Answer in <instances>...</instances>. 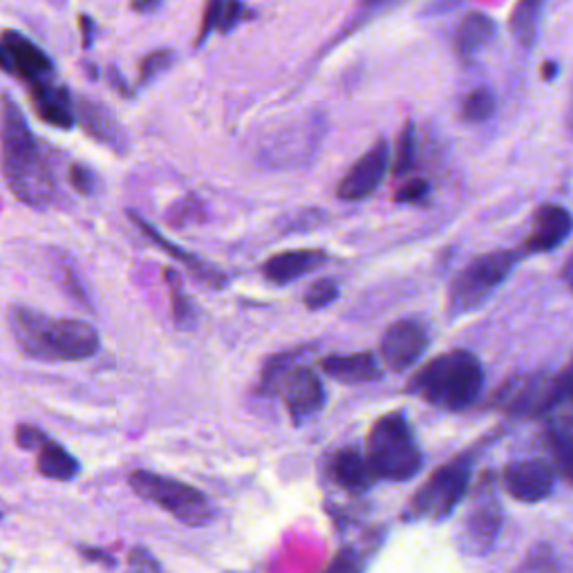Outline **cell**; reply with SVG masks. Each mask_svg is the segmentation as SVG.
I'll return each instance as SVG.
<instances>
[{
  "mask_svg": "<svg viewBox=\"0 0 573 573\" xmlns=\"http://www.w3.org/2000/svg\"><path fill=\"white\" fill-rule=\"evenodd\" d=\"M164 280L169 285V294H171V314L173 321L180 330H191L197 323V309L193 305V300L188 298V294L182 287V278L175 270L164 267Z\"/></svg>",
  "mask_w": 573,
  "mask_h": 573,
  "instance_id": "obj_25",
  "label": "cell"
},
{
  "mask_svg": "<svg viewBox=\"0 0 573 573\" xmlns=\"http://www.w3.org/2000/svg\"><path fill=\"white\" fill-rule=\"evenodd\" d=\"M573 229V216L560 204H542L534 214L531 236L525 240L529 253H547L558 249Z\"/></svg>",
  "mask_w": 573,
  "mask_h": 573,
  "instance_id": "obj_16",
  "label": "cell"
},
{
  "mask_svg": "<svg viewBox=\"0 0 573 573\" xmlns=\"http://www.w3.org/2000/svg\"><path fill=\"white\" fill-rule=\"evenodd\" d=\"M162 3H133L130 8L135 10V12H152V10H158Z\"/></svg>",
  "mask_w": 573,
  "mask_h": 573,
  "instance_id": "obj_41",
  "label": "cell"
},
{
  "mask_svg": "<svg viewBox=\"0 0 573 573\" xmlns=\"http://www.w3.org/2000/svg\"><path fill=\"white\" fill-rule=\"evenodd\" d=\"M128 562H130V569L133 573H162L158 560H154L148 551L144 549H133L130 555H128Z\"/></svg>",
  "mask_w": 573,
  "mask_h": 573,
  "instance_id": "obj_36",
  "label": "cell"
},
{
  "mask_svg": "<svg viewBox=\"0 0 573 573\" xmlns=\"http://www.w3.org/2000/svg\"><path fill=\"white\" fill-rule=\"evenodd\" d=\"M128 482L139 497L158 504L186 527H204L214 519L211 502L195 486L150 471H135Z\"/></svg>",
  "mask_w": 573,
  "mask_h": 573,
  "instance_id": "obj_6",
  "label": "cell"
},
{
  "mask_svg": "<svg viewBox=\"0 0 573 573\" xmlns=\"http://www.w3.org/2000/svg\"><path fill=\"white\" fill-rule=\"evenodd\" d=\"M502 506L497 497L491 491H484L478 495L471 513L466 515L461 523L457 545L466 555L482 558L489 555L502 534Z\"/></svg>",
  "mask_w": 573,
  "mask_h": 573,
  "instance_id": "obj_9",
  "label": "cell"
},
{
  "mask_svg": "<svg viewBox=\"0 0 573 573\" xmlns=\"http://www.w3.org/2000/svg\"><path fill=\"white\" fill-rule=\"evenodd\" d=\"M495 32L497 25L489 14L484 12L466 14L455 32V51L463 61H471L478 49L486 47L495 38Z\"/></svg>",
  "mask_w": 573,
  "mask_h": 573,
  "instance_id": "obj_22",
  "label": "cell"
},
{
  "mask_svg": "<svg viewBox=\"0 0 573 573\" xmlns=\"http://www.w3.org/2000/svg\"><path fill=\"white\" fill-rule=\"evenodd\" d=\"M390 167V146L386 139H379L366 154L354 162L345 177L336 186V197L343 202L368 199L383 182Z\"/></svg>",
  "mask_w": 573,
  "mask_h": 573,
  "instance_id": "obj_10",
  "label": "cell"
},
{
  "mask_svg": "<svg viewBox=\"0 0 573 573\" xmlns=\"http://www.w3.org/2000/svg\"><path fill=\"white\" fill-rule=\"evenodd\" d=\"M339 298V283L332 280V278H321L317 280L314 285H311L305 296H302V302L307 309L317 311V309H323L328 307L330 302H334Z\"/></svg>",
  "mask_w": 573,
  "mask_h": 573,
  "instance_id": "obj_29",
  "label": "cell"
},
{
  "mask_svg": "<svg viewBox=\"0 0 573 573\" xmlns=\"http://www.w3.org/2000/svg\"><path fill=\"white\" fill-rule=\"evenodd\" d=\"M30 101L41 122L55 126V128H61V130L75 128L77 101L72 99L70 90L66 85H57L51 81L34 83V85H30Z\"/></svg>",
  "mask_w": 573,
  "mask_h": 573,
  "instance_id": "obj_15",
  "label": "cell"
},
{
  "mask_svg": "<svg viewBox=\"0 0 573 573\" xmlns=\"http://www.w3.org/2000/svg\"><path fill=\"white\" fill-rule=\"evenodd\" d=\"M332 480L345 489L347 493H366L375 484V475L370 471V463L366 455L356 448H343L334 455L330 466Z\"/></svg>",
  "mask_w": 573,
  "mask_h": 573,
  "instance_id": "obj_21",
  "label": "cell"
},
{
  "mask_svg": "<svg viewBox=\"0 0 573 573\" xmlns=\"http://www.w3.org/2000/svg\"><path fill=\"white\" fill-rule=\"evenodd\" d=\"M0 70L25 81L27 85L51 81L55 61L32 38L16 30L0 34Z\"/></svg>",
  "mask_w": 573,
  "mask_h": 573,
  "instance_id": "obj_8",
  "label": "cell"
},
{
  "mask_svg": "<svg viewBox=\"0 0 573 573\" xmlns=\"http://www.w3.org/2000/svg\"><path fill=\"white\" fill-rule=\"evenodd\" d=\"M562 280H564L566 287L573 291V253L569 255V260H566L564 267H562Z\"/></svg>",
  "mask_w": 573,
  "mask_h": 573,
  "instance_id": "obj_39",
  "label": "cell"
},
{
  "mask_svg": "<svg viewBox=\"0 0 573 573\" xmlns=\"http://www.w3.org/2000/svg\"><path fill=\"white\" fill-rule=\"evenodd\" d=\"M473 471V457L461 455L444 466L428 478V482L416 491L410 504L412 519H435L442 523L463 500L471 482Z\"/></svg>",
  "mask_w": 573,
  "mask_h": 573,
  "instance_id": "obj_7",
  "label": "cell"
},
{
  "mask_svg": "<svg viewBox=\"0 0 573 573\" xmlns=\"http://www.w3.org/2000/svg\"><path fill=\"white\" fill-rule=\"evenodd\" d=\"M77 122L92 139L119 152L126 148V135L119 128V122L106 108L99 106V103L90 99H77Z\"/></svg>",
  "mask_w": 573,
  "mask_h": 573,
  "instance_id": "obj_20",
  "label": "cell"
},
{
  "mask_svg": "<svg viewBox=\"0 0 573 573\" xmlns=\"http://www.w3.org/2000/svg\"><path fill=\"white\" fill-rule=\"evenodd\" d=\"M79 468L81 463L55 439H47L36 450V471L47 480H57V482L75 480Z\"/></svg>",
  "mask_w": 573,
  "mask_h": 573,
  "instance_id": "obj_23",
  "label": "cell"
},
{
  "mask_svg": "<svg viewBox=\"0 0 573 573\" xmlns=\"http://www.w3.org/2000/svg\"><path fill=\"white\" fill-rule=\"evenodd\" d=\"M247 16V8L240 3H220V14H218V30L220 32H231L238 23H242Z\"/></svg>",
  "mask_w": 573,
  "mask_h": 573,
  "instance_id": "obj_34",
  "label": "cell"
},
{
  "mask_svg": "<svg viewBox=\"0 0 573 573\" xmlns=\"http://www.w3.org/2000/svg\"><path fill=\"white\" fill-rule=\"evenodd\" d=\"M366 459L377 480L408 482L422 471L424 457L403 412H388L373 424Z\"/></svg>",
  "mask_w": 573,
  "mask_h": 573,
  "instance_id": "obj_4",
  "label": "cell"
},
{
  "mask_svg": "<svg viewBox=\"0 0 573 573\" xmlns=\"http://www.w3.org/2000/svg\"><path fill=\"white\" fill-rule=\"evenodd\" d=\"M278 394L283 397L294 424H300L307 420V416L321 412L328 401L321 377L317 375V370H311L307 366L291 368L280 381Z\"/></svg>",
  "mask_w": 573,
  "mask_h": 573,
  "instance_id": "obj_13",
  "label": "cell"
},
{
  "mask_svg": "<svg viewBox=\"0 0 573 573\" xmlns=\"http://www.w3.org/2000/svg\"><path fill=\"white\" fill-rule=\"evenodd\" d=\"M218 14H220V3H211L206 8L204 12V21H202V27H199V34H197V41L195 45H202L208 34H211L214 30H218Z\"/></svg>",
  "mask_w": 573,
  "mask_h": 573,
  "instance_id": "obj_37",
  "label": "cell"
},
{
  "mask_svg": "<svg viewBox=\"0 0 573 573\" xmlns=\"http://www.w3.org/2000/svg\"><path fill=\"white\" fill-rule=\"evenodd\" d=\"M128 216H130V220H133V225H137L139 227V231L148 238V240H152L154 244H158V247H162L171 257H175L177 260V263H182L184 267H188V272L195 276V278H199L202 283H208V285H214L216 289H220L222 285H227V276L222 274V272H218L216 267H211V265H208V263H204V260L202 257H197L195 253H191V251H186V249H182V247H177L175 242H171L169 238H164L158 229H154L150 222H146L139 214H135V211H128Z\"/></svg>",
  "mask_w": 573,
  "mask_h": 573,
  "instance_id": "obj_19",
  "label": "cell"
},
{
  "mask_svg": "<svg viewBox=\"0 0 573 573\" xmlns=\"http://www.w3.org/2000/svg\"><path fill=\"white\" fill-rule=\"evenodd\" d=\"M495 108H497L495 94L489 88H475L473 92H468V96L463 99L461 117L468 124H482V122H489L495 115Z\"/></svg>",
  "mask_w": 573,
  "mask_h": 573,
  "instance_id": "obj_27",
  "label": "cell"
},
{
  "mask_svg": "<svg viewBox=\"0 0 573 573\" xmlns=\"http://www.w3.org/2000/svg\"><path fill=\"white\" fill-rule=\"evenodd\" d=\"M10 330L23 356L45 363L85 360L101 347L99 332L77 319H55L27 307L10 309Z\"/></svg>",
  "mask_w": 573,
  "mask_h": 573,
  "instance_id": "obj_2",
  "label": "cell"
},
{
  "mask_svg": "<svg viewBox=\"0 0 573 573\" xmlns=\"http://www.w3.org/2000/svg\"><path fill=\"white\" fill-rule=\"evenodd\" d=\"M47 439H49V437H47L41 428L32 426V424H21V426L16 428V444H19L23 450H38Z\"/></svg>",
  "mask_w": 573,
  "mask_h": 573,
  "instance_id": "obj_35",
  "label": "cell"
},
{
  "mask_svg": "<svg viewBox=\"0 0 573 573\" xmlns=\"http://www.w3.org/2000/svg\"><path fill=\"white\" fill-rule=\"evenodd\" d=\"M540 12H542V5L538 3V0H527V3H519L513 8V12L508 16V30H511L513 38L523 47L536 45Z\"/></svg>",
  "mask_w": 573,
  "mask_h": 573,
  "instance_id": "obj_24",
  "label": "cell"
},
{
  "mask_svg": "<svg viewBox=\"0 0 573 573\" xmlns=\"http://www.w3.org/2000/svg\"><path fill=\"white\" fill-rule=\"evenodd\" d=\"M68 182L72 184V188L81 195H92L96 188V175L92 173V169H88L85 164H70L68 171Z\"/></svg>",
  "mask_w": 573,
  "mask_h": 573,
  "instance_id": "obj_32",
  "label": "cell"
},
{
  "mask_svg": "<svg viewBox=\"0 0 573 573\" xmlns=\"http://www.w3.org/2000/svg\"><path fill=\"white\" fill-rule=\"evenodd\" d=\"M321 368L328 377L345 386H360L381 379L379 358L373 352L332 354L321 360Z\"/></svg>",
  "mask_w": 573,
  "mask_h": 573,
  "instance_id": "obj_18",
  "label": "cell"
},
{
  "mask_svg": "<svg viewBox=\"0 0 573 573\" xmlns=\"http://www.w3.org/2000/svg\"><path fill=\"white\" fill-rule=\"evenodd\" d=\"M171 64H173V51L171 49L150 51V55L139 66V81L150 83L160 72H164Z\"/></svg>",
  "mask_w": 573,
  "mask_h": 573,
  "instance_id": "obj_30",
  "label": "cell"
},
{
  "mask_svg": "<svg viewBox=\"0 0 573 573\" xmlns=\"http://www.w3.org/2000/svg\"><path fill=\"white\" fill-rule=\"evenodd\" d=\"M484 386L480 358L468 349L439 354L412 377L408 390L442 410H463L471 405Z\"/></svg>",
  "mask_w": 573,
  "mask_h": 573,
  "instance_id": "obj_3",
  "label": "cell"
},
{
  "mask_svg": "<svg viewBox=\"0 0 573 573\" xmlns=\"http://www.w3.org/2000/svg\"><path fill=\"white\" fill-rule=\"evenodd\" d=\"M551 446L558 473L573 486V422H558L551 428Z\"/></svg>",
  "mask_w": 573,
  "mask_h": 573,
  "instance_id": "obj_26",
  "label": "cell"
},
{
  "mask_svg": "<svg viewBox=\"0 0 573 573\" xmlns=\"http://www.w3.org/2000/svg\"><path fill=\"white\" fill-rule=\"evenodd\" d=\"M553 386H555V408L558 405L573 408V356L566 366L553 377Z\"/></svg>",
  "mask_w": 573,
  "mask_h": 573,
  "instance_id": "obj_31",
  "label": "cell"
},
{
  "mask_svg": "<svg viewBox=\"0 0 573 573\" xmlns=\"http://www.w3.org/2000/svg\"><path fill=\"white\" fill-rule=\"evenodd\" d=\"M497 403L515 416H538L555 408V386L549 375H531L511 381L497 392Z\"/></svg>",
  "mask_w": 573,
  "mask_h": 573,
  "instance_id": "obj_12",
  "label": "cell"
},
{
  "mask_svg": "<svg viewBox=\"0 0 573 573\" xmlns=\"http://www.w3.org/2000/svg\"><path fill=\"white\" fill-rule=\"evenodd\" d=\"M79 25H81V36H83V47L92 45V32H94V23L88 14L79 16Z\"/></svg>",
  "mask_w": 573,
  "mask_h": 573,
  "instance_id": "obj_38",
  "label": "cell"
},
{
  "mask_svg": "<svg viewBox=\"0 0 573 573\" xmlns=\"http://www.w3.org/2000/svg\"><path fill=\"white\" fill-rule=\"evenodd\" d=\"M506 493L525 504H538L553 493L555 473L553 468L540 459H523L506 466L502 475Z\"/></svg>",
  "mask_w": 573,
  "mask_h": 573,
  "instance_id": "obj_14",
  "label": "cell"
},
{
  "mask_svg": "<svg viewBox=\"0 0 573 573\" xmlns=\"http://www.w3.org/2000/svg\"><path fill=\"white\" fill-rule=\"evenodd\" d=\"M558 77V66L553 64V61H547L545 66H542V79L545 81H551V79H555Z\"/></svg>",
  "mask_w": 573,
  "mask_h": 573,
  "instance_id": "obj_40",
  "label": "cell"
},
{
  "mask_svg": "<svg viewBox=\"0 0 573 573\" xmlns=\"http://www.w3.org/2000/svg\"><path fill=\"white\" fill-rule=\"evenodd\" d=\"M519 255L515 251H493L475 257L452 283L448 294V314L452 319L480 309L497 287L511 276Z\"/></svg>",
  "mask_w": 573,
  "mask_h": 573,
  "instance_id": "obj_5",
  "label": "cell"
},
{
  "mask_svg": "<svg viewBox=\"0 0 573 573\" xmlns=\"http://www.w3.org/2000/svg\"><path fill=\"white\" fill-rule=\"evenodd\" d=\"M431 186L426 180L422 177H414V180H408L394 195L397 202H403V204H410V202H422L426 195H428Z\"/></svg>",
  "mask_w": 573,
  "mask_h": 573,
  "instance_id": "obj_33",
  "label": "cell"
},
{
  "mask_svg": "<svg viewBox=\"0 0 573 573\" xmlns=\"http://www.w3.org/2000/svg\"><path fill=\"white\" fill-rule=\"evenodd\" d=\"M0 171L10 191L27 206L47 208L59 195L47 146L32 133L19 103L0 96Z\"/></svg>",
  "mask_w": 573,
  "mask_h": 573,
  "instance_id": "obj_1",
  "label": "cell"
},
{
  "mask_svg": "<svg viewBox=\"0 0 573 573\" xmlns=\"http://www.w3.org/2000/svg\"><path fill=\"white\" fill-rule=\"evenodd\" d=\"M431 345L428 330L416 321L392 323L381 339V360L392 373H405L426 354Z\"/></svg>",
  "mask_w": 573,
  "mask_h": 573,
  "instance_id": "obj_11",
  "label": "cell"
},
{
  "mask_svg": "<svg viewBox=\"0 0 573 573\" xmlns=\"http://www.w3.org/2000/svg\"><path fill=\"white\" fill-rule=\"evenodd\" d=\"M414 154H416V141H414V124L408 122L397 139V150H394V162L392 171L394 175H405L414 169Z\"/></svg>",
  "mask_w": 573,
  "mask_h": 573,
  "instance_id": "obj_28",
  "label": "cell"
},
{
  "mask_svg": "<svg viewBox=\"0 0 573 573\" xmlns=\"http://www.w3.org/2000/svg\"><path fill=\"white\" fill-rule=\"evenodd\" d=\"M330 260V255L323 249H291L272 255L263 265V276L272 285H289L311 272H317Z\"/></svg>",
  "mask_w": 573,
  "mask_h": 573,
  "instance_id": "obj_17",
  "label": "cell"
},
{
  "mask_svg": "<svg viewBox=\"0 0 573 573\" xmlns=\"http://www.w3.org/2000/svg\"><path fill=\"white\" fill-rule=\"evenodd\" d=\"M571 119H573V99H571Z\"/></svg>",
  "mask_w": 573,
  "mask_h": 573,
  "instance_id": "obj_42",
  "label": "cell"
}]
</instances>
